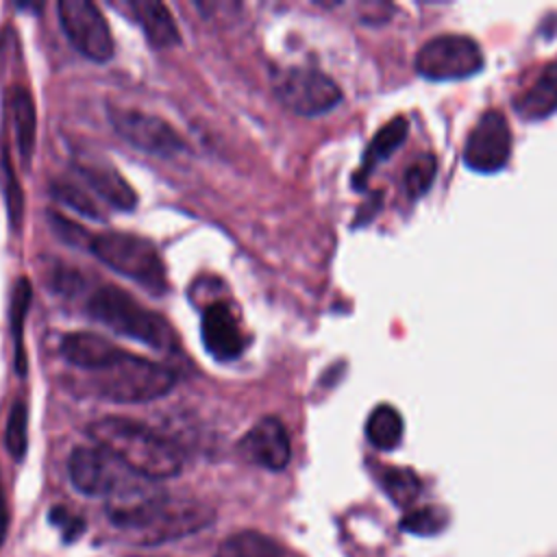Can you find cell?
Returning a JSON list of instances; mask_svg holds the SVG:
<instances>
[{"label": "cell", "instance_id": "cell-11", "mask_svg": "<svg viewBox=\"0 0 557 557\" xmlns=\"http://www.w3.org/2000/svg\"><path fill=\"white\" fill-rule=\"evenodd\" d=\"M511 154V128L507 117L498 109L485 111L463 146V161L470 170L481 174L498 172L507 165Z\"/></svg>", "mask_w": 557, "mask_h": 557}, {"label": "cell", "instance_id": "cell-28", "mask_svg": "<svg viewBox=\"0 0 557 557\" xmlns=\"http://www.w3.org/2000/svg\"><path fill=\"white\" fill-rule=\"evenodd\" d=\"M2 176H4V196H7V209H9V218L13 228L20 226L22 220V205H24V196L20 189V183L15 178V172L9 163L7 157H2Z\"/></svg>", "mask_w": 557, "mask_h": 557}, {"label": "cell", "instance_id": "cell-9", "mask_svg": "<svg viewBox=\"0 0 557 557\" xmlns=\"http://www.w3.org/2000/svg\"><path fill=\"white\" fill-rule=\"evenodd\" d=\"M107 115L115 133L137 150L159 157H170L185 150L183 135L159 115L126 107H109Z\"/></svg>", "mask_w": 557, "mask_h": 557}, {"label": "cell", "instance_id": "cell-1", "mask_svg": "<svg viewBox=\"0 0 557 557\" xmlns=\"http://www.w3.org/2000/svg\"><path fill=\"white\" fill-rule=\"evenodd\" d=\"M109 522L135 537L141 546H154L191 535L209 527L215 511L198 500L172 498L148 485L107 503Z\"/></svg>", "mask_w": 557, "mask_h": 557}, {"label": "cell", "instance_id": "cell-4", "mask_svg": "<svg viewBox=\"0 0 557 557\" xmlns=\"http://www.w3.org/2000/svg\"><path fill=\"white\" fill-rule=\"evenodd\" d=\"M87 313L102 326L144 346H150L154 350L174 348V333L170 324L159 313L137 302L122 287H98L87 300Z\"/></svg>", "mask_w": 557, "mask_h": 557}, {"label": "cell", "instance_id": "cell-29", "mask_svg": "<svg viewBox=\"0 0 557 557\" xmlns=\"http://www.w3.org/2000/svg\"><path fill=\"white\" fill-rule=\"evenodd\" d=\"M48 520L61 529V535H63V542L70 544L74 540H78L85 531V520L76 513H72L67 507L63 505H57L48 511Z\"/></svg>", "mask_w": 557, "mask_h": 557}, {"label": "cell", "instance_id": "cell-27", "mask_svg": "<svg viewBox=\"0 0 557 557\" xmlns=\"http://www.w3.org/2000/svg\"><path fill=\"white\" fill-rule=\"evenodd\" d=\"M435 170H437V161L433 154H420L418 159H413L405 172V189L411 198H420L429 191V187L435 181Z\"/></svg>", "mask_w": 557, "mask_h": 557}, {"label": "cell", "instance_id": "cell-5", "mask_svg": "<svg viewBox=\"0 0 557 557\" xmlns=\"http://www.w3.org/2000/svg\"><path fill=\"white\" fill-rule=\"evenodd\" d=\"M89 250L113 272L135 281L146 292L161 296L168 292L165 265L154 248V244L146 237L133 233L107 231L91 237Z\"/></svg>", "mask_w": 557, "mask_h": 557}, {"label": "cell", "instance_id": "cell-13", "mask_svg": "<svg viewBox=\"0 0 557 557\" xmlns=\"http://www.w3.org/2000/svg\"><path fill=\"white\" fill-rule=\"evenodd\" d=\"M200 335L207 352L218 361H233L244 352L246 339L235 320L233 309L215 300L205 307L200 320Z\"/></svg>", "mask_w": 557, "mask_h": 557}, {"label": "cell", "instance_id": "cell-21", "mask_svg": "<svg viewBox=\"0 0 557 557\" xmlns=\"http://www.w3.org/2000/svg\"><path fill=\"white\" fill-rule=\"evenodd\" d=\"M215 557H285V550L274 537L246 529L222 540Z\"/></svg>", "mask_w": 557, "mask_h": 557}, {"label": "cell", "instance_id": "cell-2", "mask_svg": "<svg viewBox=\"0 0 557 557\" xmlns=\"http://www.w3.org/2000/svg\"><path fill=\"white\" fill-rule=\"evenodd\" d=\"M94 446L148 481L176 476L183 468L181 448L152 426L124 416H104L87 426Z\"/></svg>", "mask_w": 557, "mask_h": 557}, {"label": "cell", "instance_id": "cell-31", "mask_svg": "<svg viewBox=\"0 0 557 557\" xmlns=\"http://www.w3.org/2000/svg\"><path fill=\"white\" fill-rule=\"evenodd\" d=\"M7 531H9V507H7L4 490H2V483H0V546L7 537Z\"/></svg>", "mask_w": 557, "mask_h": 557}, {"label": "cell", "instance_id": "cell-25", "mask_svg": "<svg viewBox=\"0 0 557 557\" xmlns=\"http://www.w3.org/2000/svg\"><path fill=\"white\" fill-rule=\"evenodd\" d=\"M50 191H52V196L61 205L78 211L81 215H87L91 220H100L102 218V213L98 211V205L91 200V196L85 189H81L78 185L70 183V181H54L50 185Z\"/></svg>", "mask_w": 557, "mask_h": 557}, {"label": "cell", "instance_id": "cell-24", "mask_svg": "<svg viewBox=\"0 0 557 557\" xmlns=\"http://www.w3.org/2000/svg\"><path fill=\"white\" fill-rule=\"evenodd\" d=\"M381 483H383L385 492L389 494V498L396 505H403V507L411 505L416 500V496L420 494V481L407 468H389V470H385Z\"/></svg>", "mask_w": 557, "mask_h": 557}, {"label": "cell", "instance_id": "cell-26", "mask_svg": "<svg viewBox=\"0 0 557 557\" xmlns=\"http://www.w3.org/2000/svg\"><path fill=\"white\" fill-rule=\"evenodd\" d=\"M448 524V516L444 509L440 507H420L409 511L403 520H400V529L416 533V535H435L440 533L444 527Z\"/></svg>", "mask_w": 557, "mask_h": 557}, {"label": "cell", "instance_id": "cell-6", "mask_svg": "<svg viewBox=\"0 0 557 557\" xmlns=\"http://www.w3.org/2000/svg\"><path fill=\"white\" fill-rule=\"evenodd\" d=\"M67 476L76 492L109 500L128 496L148 483L98 446H76L67 459Z\"/></svg>", "mask_w": 557, "mask_h": 557}, {"label": "cell", "instance_id": "cell-15", "mask_svg": "<svg viewBox=\"0 0 557 557\" xmlns=\"http://www.w3.org/2000/svg\"><path fill=\"white\" fill-rule=\"evenodd\" d=\"M74 170L78 176L96 191L102 200L120 211H133L137 205V194L131 183L104 161H76Z\"/></svg>", "mask_w": 557, "mask_h": 557}, {"label": "cell", "instance_id": "cell-22", "mask_svg": "<svg viewBox=\"0 0 557 557\" xmlns=\"http://www.w3.org/2000/svg\"><path fill=\"white\" fill-rule=\"evenodd\" d=\"M405 431L403 416L392 405H379L366 422V437L379 450H392L400 444Z\"/></svg>", "mask_w": 557, "mask_h": 557}, {"label": "cell", "instance_id": "cell-30", "mask_svg": "<svg viewBox=\"0 0 557 557\" xmlns=\"http://www.w3.org/2000/svg\"><path fill=\"white\" fill-rule=\"evenodd\" d=\"M50 224H52V231L59 237H63L65 242H70L74 246H87L89 248L94 235H89L85 228H78L74 222H70V220H65L63 215H57V213H50Z\"/></svg>", "mask_w": 557, "mask_h": 557}, {"label": "cell", "instance_id": "cell-19", "mask_svg": "<svg viewBox=\"0 0 557 557\" xmlns=\"http://www.w3.org/2000/svg\"><path fill=\"white\" fill-rule=\"evenodd\" d=\"M409 133V124L405 117H394L392 122H387L383 128L376 131V135L372 137L368 150L363 152V163L357 170L355 176V185H361L363 178H368V174L372 172V168L381 161H385L407 137Z\"/></svg>", "mask_w": 557, "mask_h": 557}, {"label": "cell", "instance_id": "cell-14", "mask_svg": "<svg viewBox=\"0 0 557 557\" xmlns=\"http://www.w3.org/2000/svg\"><path fill=\"white\" fill-rule=\"evenodd\" d=\"M120 11L128 15L144 30L146 39L154 48H172L181 44L178 26L170 13V9L159 0H126L115 4Z\"/></svg>", "mask_w": 557, "mask_h": 557}, {"label": "cell", "instance_id": "cell-12", "mask_svg": "<svg viewBox=\"0 0 557 557\" xmlns=\"http://www.w3.org/2000/svg\"><path fill=\"white\" fill-rule=\"evenodd\" d=\"M237 450L248 463H255L272 472L287 468L292 459V444H289L287 429L274 416H265L259 422H255L242 435Z\"/></svg>", "mask_w": 557, "mask_h": 557}, {"label": "cell", "instance_id": "cell-10", "mask_svg": "<svg viewBox=\"0 0 557 557\" xmlns=\"http://www.w3.org/2000/svg\"><path fill=\"white\" fill-rule=\"evenodd\" d=\"M276 96L289 111L307 117L322 115L342 100L337 83L311 67L287 70L276 83Z\"/></svg>", "mask_w": 557, "mask_h": 557}, {"label": "cell", "instance_id": "cell-20", "mask_svg": "<svg viewBox=\"0 0 557 557\" xmlns=\"http://www.w3.org/2000/svg\"><path fill=\"white\" fill-rule=\"evenodd\" d=\"M33 300V283L26 276H20L13 285L11 292V302H9V329H11V339L15 348V370L17 374L26 372V350H24V324L26 315L30 309Z\"/></svg>", "mask_w": 557, "mask_h": 557}, {"label": "cell", "instance_id": "cell-18", "mask_svg": "<svg viewBox=\"0 0 557 557\" xmlns=\"http://www.w3.org/2000/svg\"><path fill=\"white\" fill-rule=\"evenodd\" d=\"M9 111L13 120V133H15L20 157L28 163L35 150V139H37V111H35V100L24 85H15L11 89Z\"/></svg>", "mask_w": 557, "mask_h": 557}, {"label": "cell", "instance_id": "cell-16", "mask_svg": "<svg viewBox=\"0 0 557 557\" xmlns=\"http://www.w3.org/2000/svg\"><path fill=\"white\" fill-rule=\"evenodd\" d=\"M59 350H61V357L70 366H74L83 372L98 370L122 352V348L117 344L109 342L107 337L96 335V333H85V331L67 333L61 339Z\"/></svg>", "mask_w": 557, "mask_h": 557}, {"label": "cell", "instance_id": "cell-3", "mask_svg": "<svg viewBox=\"0 0 557 557\" xmlns=\"http://www.w3.org/2000/svg\"><path fill=\"white\" fill-rule=\"evenodd\" d=\"M83 385L91 396L107 403H150L174 389L176 372L122 348L102 368L85 372Z\"/></svg>", "mask_w": 557, "mask_h": 557}, {"label": "cell", "instance_id": "cell-8", "mask_svg": "<svg viewBox=\"0 0 557 557\" xmlns=\"http://www.w3.org/2000/svg\"><path fill=\"white\" fill-rule=\"evenodd\" d=\"M59 24L67 41L89 61L104 63L113 57V35L102 11L89 0H61Z\"/></svg>", "mask_w": 557, "mask_h": 557}, {"label": "cell", "instance_id": "cell-23", "mask_svg": "<svg viewBox=\"0 0 557 557\" xmlns=\"http://www.w3.org/2000/svg\"><path fill=\"white\" fill-rule=\"evenodd\" d=\"M28 409L24 400H15L7 416L4 429V446L15 461H22L28 448Z\"/></svg>", "mask_w": 557, "mask_h": 557}, {"label": "cell", "instance_id": "cell-17", "mask_svg": "<svg viewBox=\"0 0 557 557\" xmlns=\"http://www.w3.org/2000/svg\"><path fill=\"white\" fill-rule=\"evenodd\" d=\"M513 109L524 120H542L557 111V61L546 63L535 83L516 96Z\"/></svg>", "mask_w": 557, "mask_h": 557}, {"label": "cell", "instance_id": "cell-7", "mask_svg": "<svg viewBox=\"0 0 557 557\" xmlns=\"http://www.w3.org/2000/svg\"><path fill=\"white\" fill-rule=\"evenodd\" d=\"M485 59L481 46L468 35H437L416 54V72L429 81H457L476 74Z\"/></svg>", "mask_w": 557, "mask_h": 557}]
</instances>
